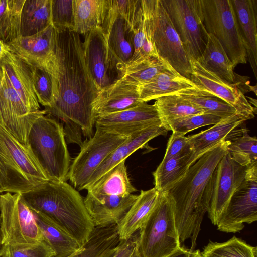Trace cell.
Returning <instances> with one entry per match:
<instances>
[{
    "instance_id": "cell-12",
    "label": "cell",
    "mask_w": 257,
    "mask_h": 257,
    "mask_svg": "<svg viewBox=\"0 0 257 257\" xmlns=\"http://www.w3.org/2000/svg\"><path fill=\"white\" fill-rule=\"evenodd\" d=\"M45 110L33 111L24 102L8 78L0 62V124L17 140L27 146L29 131Z\"/></svg>"
},
{
    "instance_id": "cell-17",
    "label": "cell",
    "mask_w": 257,
    "mask_h": 257,
    "mask_svg": "<svg viewBox=\"0 0 257 257\" xmlns=\"http://www.w3.org/2000/svg\"><path fill=\"white\" fill-rule=\"evenodd\" d=\"M58 33L50 24L37 34L20 37L7 44L11 51L26 63L48 68L55 57Z\"/></svg>"
},
{
    "instance_id": "cell-31",
    "label": "cell",
    "mask_w": 257,
    "mask_h": 257,
    "mask_svg": "<svg viewBox=\"0 0 257 257\" xmlns=\"http://www.w3.org/2000/svg\"><path fill=\"white\" fill-rule=\"evenodd\" d=\"M93 195L126 196L137 191L128 177L125 160L109 170L87 188Z\"/></svg>"
},
{
    "instance_id": "cell-5",
    "label": "cell",
    "mask_w": 257,
    "mask_h": 257,
    "mask_svg": "<svg viewBox=\"0 0 257 257\" xmlns=\"http://www.w3.org/2000/svg\"><path fill=\"white\" fill-rule=\"evenodd\" d=\"M61 123L49 115L36 120L27 139L28 147L50 181L66 182L71 157Z\"/></svg>"
},
{
    "instance_id": "cell-28",
    "label": "cell",
    "mask_w": 257,
    "mask_h": 257,
    "mask_svg": "<svg viewBox=\"0 0 257 257\" xmlns=\"http://www.w3.org/2000/svg\"><path fill=\"white\" fill-rule=\"evenodd\" d=\"M31 211L44 240L55 252V257H67L81 248L78 242L64 229L43 215Z\"/></svg>"
},
{
    "instance_id": "cell-18",
    "label": "cell",
    "mask_w": 257,
    "mask_h": 257,
    "mask_svg": "<svg viewBox=\"0 0 257 257\" xmlns=\"http://www.w3.org/2000/svg\"><path fill=\"white\" fill-rule=\"evenodd\" d=\"M141 102L139 85L124 75L98 92L92 103V110L96 119L132 108Z\"/></svg>"
},
{
    "instance_id": "cell-4",
    "label": "cell",
    "mask_w": 257,
    "mask_h": 257,
    "mask_svg": "<svg viewBox=\"0 0 257 257\" xmlns=\"http://www.w3.org/2000/svg\"><path fill=\"white\" fill-rule=\"evenodd\" d=\"M48 181L29 147L0 124V193H22Z\"/></svg>"
},
{
    "instance_id": "cell-14",
    "label": "cell",
    "mask_w": 257,
    "mask_h": 257,
    "mask_svg": "<svg viewBox=\"0 0 257 257\" xmlns=\"http://www.w3.org/2000/svg\"><path fill=\"white\" fill-rule=\"evenodd\" d=\"M83 49L86 65L98 92L123 76L108 49L101 28L85 35Z\"/></svg>"
},
{
    "instance_id": "cell-45",
    "label": "cell",
    "mask_w": 257,
    "mask_h": 257,
    "mask_svg": "<svg viewBox=\"0 0 257 257\" xmlns=\"http://www.w3.org/2000/svg\"><path fill=\"white\" fill-rule=\"evenodd\" d=\"M0 254L3 257L55 256V252L45 240L35 243L4 245Z\"/></svg>"
},
{
    "instance_id": "cell-39",
    "label": "cell",
    "mask_w": 257,
    "mask_h": 257,
    "mask_svg": "<svg viewBox=\"0 0 257 257\" xmlns=\"http://www.w3.org/2000/svg\"><path fill=\"white\" fill-rule=\"evenodd\" d=\"M127 36L133 53L126 67L150 57H159L148 22L144 14L142 21L135 28L128 32Z\"/></svg>"
},
{
    "instance_id": "cell-16",
    "label": "cell",
    "mask_w": 257,
    "mask_h": 257,
    "mask_svg": "<svg viewBox=\"0 0 257 257\" xmlns=\"http://www.w3.org/2000/svg\"><path fill=\"white\" fill-rule=\"evenodd\" d=\"M192 68L190 80L199 88L208 91L233 107L245 121L252 119L256 113L237 83H228L202 67L195 60H190Z\"/></svg>"
},
{
    "instance_id": "cell-7",
    "label": "cell",
    "mask_w": 257,
    "mask_h": 257,
    "mask_svg": "<svg viewBox=\"0 0 257 257\" xmlns=\"http://www.w3.org/2000/svg\"><path fill=\"white\" fill-rule=\"evenodd\" d=\"M141 4L158 56L190 79L192 72L190 59L162 0H141Z\"/></svg>"
},
{
    "instance_id": "cell-24",
    "label": "cell",
    "mask_w": 257,
    "mask_h": 257,
    "mask_svg": "<svg viewBox=\"0 0 257 257\" xmlns=\"http://www.w3.org/2000/svg\"><path fill=\"white\" fill-rule=\"evenodd\" d=\"M250 66L257 77V1L231 0Z\"/></svg>"
},
{
    "instance_id": "cell-25",
    "label": "cell",
    "mask_w": 257,
    "mask_h": 257,
    "mask_svg": "<svg viewBox=\"0 0 257 257\" xmlns=\"http://www.w3.org/2000/svg\"><path fill=\"white\" fill-rule=\"evenodd\" d=\"M159 195L155 187L141 191L134 204L116 225L120 241L128 239L140 230L154 208Z\"/></svg>"
},
{
    "instance_id": "cell-49",
    "label": "cell",
    "mask_w": 257,
    "mask_h": 257,
    "mask_svg": "<svg viewBox=\"0 0 257 257\" xmlns=\"http://www.w3.org/2000/svg\"><path fill=\"white\" fill-rule=\"evenodd\" d=\"M167 257H201V256L199 250L188 249L180 246Z\"/></svg>"
},
{
    "instance_id": "cell-47",
    "label": "cell",
    "mask_w": 257,
    "mask_h": 257,
    "mask_svg": "<svg viewBox=\"0 0 257 257\" xmlns=\"http://www.w3.org/2000/svg\"><path fill=\"white\" fill-rule=\"evenodd\" d=\"M190 154H193V152L187 136L172 132L168 140L166 153L163 160Z\"/></svg>"
},
{
    "instance_id": "cell-26",
    "label": "cell",
    "mask_w": 257,
    "mask_h": 257,
    "mask_svg": "<svg viewBox=\"0 0 257 257\" xmlns=\"http://www.w3.org/2000/svg\"><path fill=\"white\" fill-rule=\"evenodd\" d=\"M197 88L189 79L171 67L148 82L140 85V98L142 102H147L184 90Z\"/></svg>"
},
{
    "instance_id": "cell-33",
    "label": "cell",
    "mask_w": 257,
    "mask_h": 257,
    "mask_svg": "<svg viewBox=\"0 0 257 257\" xmlns=\"http://www.w3.org/2000/svg\"><path fill=\"white\" fill-rule=\"evenodd\" d=\"M195 162L193 154L163 160L153 172L155 188L160 193L168 192Z\"/></svg>"
},
{
    "instance_id": "cell-8",
    "label": "cell",
    "mask_w": 257,
    "mask_h": 257,
    "mask_svg": "<svg viewBox=\"0 0 257 257\" xmlns=\"http://www.w3.org/2000/svg\"><path fill=\"white\" fill-rule=\"evenodd\" d=\"M208 34L219 41L234 67L247 63V54L231 0H199Z\"/></svg>"
},
{
    "instance_id": "cell-9",
    "label": "cell",
    "mask_w": 257,
    "mask_h": 257,
    "mask_svg": "<svg viewBox=\"0 0 257 257\" xmlns=\"http://www.w3.org/2000/svg\"><path fill=\"white\" fill-rule=\"evenodd\" d=\"M95 125L93 135L82 143L79 153L70 165L68 179L78 191L85 189L97 167L129 137Z\"/></svg>"
},
{
    "instance_id": "cell-48",
    "label": "cell",
    "mask_w": 257,
    "mask_h": 257,
    "mask_svg": "<svg viewBox=\"0 0 257 257\" xmlns=\"http://www.w3.org/2000/svg\"><path fill=\"white\" fill-rule=\"evenodd\" d=\"M138 231L128 239L120 241L114 257H140L137 247Z\"/></svg>"
},
{
    "instance_id": "cell-3",
    "label": "cell",
    "mask_w": 257,
    "mask_h": 257,
    "mask_svg": "<svg viewBox=\"0 0 257 257\" xmlns=\"http://www.w3.org/2000/svg\"><path fill=\"white\" fill-rule=\"evenodd\" d=\"M20 194L31 210L58 225L81 246L88 241L95 226L74 187L66 182L48 181Z\"/></svg>"
},
{
    "instance_id": "cell-38",
    "label": "cell",
    "mask_w": 257,
    "mask_h": 257,
    "mask_svg": "<svg viewBox=\"0 0 257 257\" xmlns=\"http://www.w3.org/2000/svg\"><path fill=\"white\" fill-rule=\"evenodd\" d=\"M26 64L31 73L34 91L38 102L45 108L51 107L58 94L56 78L43 66Z\"/></svg>"
},
{
    "instance_id": "cell-32",
    "label": "cell",
    "mask_w": 257,
    "mask_h": 257,
    "mask_svg": "<svg viewBox=\"0 0 257 257\" xmlns=\"http://www.w3.org/2000/svg\"><path fill=\"white\" fill-rule=\"evenodd\" d=\"M51 0H25L21 16V37L37 34L51 24Z\"/></svg>"
},
{
    "instance_id": "cell-34",
    "label": "cell",
    "mask_w": 257,
    "mask_h": 257,
    "mask_svg": "<svg viewBox=\"0 0 257 257\" xmlns=\"http://www.w3.org/2000/svg\"><path fill=\"white\" fill-rule=\"evenodd\" d=\"M173 95L180 96L194 104L203 109L205 113L215 115L222 119L237 114L235 109L225 101L199 88L184 90Z\"/></svg>"
},
{
    "instance_id": "cell-23",
    "label": "cell",
    "mask_w": 257,
    "mask_h": 257,
    "mask_svg": "<svg viewBox=\"0 0 257 257\" xmlns=\"http://www.w3.org/2000/svg\"><path fill=\"white\" fill-rule=\"evenodd\" d=\"M0 62L10 82L24 102L33 111H40L28 65L11 51Z\"/></svg>"
},
{
    "instance_id": "cell-29",
    "label": "cell",
    "mask_w": 257,
    "mask_h": 257,
    "mask_svg": "<svg viewBox=\"0 0 257 257\" xmlns=\"http://www.w3.org/2000/svg\"><path fill=\"white\" fill-rule=\"evenodd\" d=\"M196 61L202 67L222 80L230 83L235 82V67L222 46L213 35L208 34L205 50Z\"/></svg>"
},
{
    "instance_id": "cell-15",
    "label": "cell",
    "mask_w": 257,
    "mask_h": 257,
    "mask_svg": "<svg viewBox=\"0 0 257 257\" xmlns=\"http://www.w3.org/2000/svg\"><path fill=\"white\" fill-rule=\"evenodd\" d=\"M249 166L239 164L228 152L218 163L215 170L213 193L207 212L214 225H217L235 191L245 180Z\"/></svg>"
},
{
    "instance_id": "cell-46",
    "label": "cell",
    "mask_w": 257,
    "mask_h": 257,
    "mask_svg": "<svg viewBox=\"0 0 257 257\" xmlns=\"http://www.w3.org/2000/svg\"><path fill=\"white\" fill-rule=\"evenodd\" d=\"M124 19L129 31L135 28L143 19L141 0H112Z\"/></svg>"
},
{
    "instance_id": "cell-36",
    "label": "cell",
    "mask_w": 257,
    "mask_h": 257,
    "mask_svg": "<svg viewBox=\"0 0 257 257\" xmlns=\"http://www.w3.org/2000/svg\"><path fill=\"white\" fill-rule=\"evenodd\" d=\"M154 104L164 127L173 120L205 113L203 109L194 104L176 95L158 98Z\"/></svg>"
},
{
    "instance_id": "cell-6",
    "label": "cell",
    "mask_w": 257,
    "mask_h": 257,
    "mask_svg": "<svg viewBox=\"0 0 257 257\" xmlns=\"http://www.w3.org/2000/svg\"><path fill=\"white\" fill-rule=\"evenodd\" d=\"M181 246L171 201L160 193L157 203L138 232L140 257H167Z\"/></svg>"
},
{
    "instance_id": "cell-53",
    "label": "cell",
    "mask_w": 257,
    "mask_h": 257,
    "mask_svg": "<svg viewBox=\"0 0 257 257\" xmlns=\"http://www.w3.org/2000/svg\"><path fill=\"white\" fill-rule=\"evenodd\" d=\"M0 257H3V256L0 254Z\"/></svg>"
},
{
    "instance_id": "cell-2",
    "label": "cell",
    "mask_w": 257,
    "mask_h": 257,
    "mask_svg": "<svg viewBox=\"0 0 257 257\" xmlns=\"http://www.w3.org/2000/svg\"><path fill=\"white\" fill-rule=\"evenodd\" d=\"M229 143V140L225 139L205 153L166 192L172 204L180 243L190 239V249L196 247L203 217L209 208L215 170L228 152Z\"/></svg>"
},
{
    "instance_id": "cell-50",
    "label": "cell",
    "mask_w": 257,
    "mask_h": 257,
    "mask_svg": "<svg viewBox=\"0 0 257 257\" xmlns=\"http://www.w3.org/2000/svg\"><path fill=\"white\" fill-rule=\"evenodd\" d=\"M10 51L8 44L0 39V60Z\"/></svg>"
},
{
    "instance_id": "cell-37",
    "label": "cell",
    "mask_w": 257,
    "mask_h": 257,
    "mask_svg": "<svg viewBox=\"0 0 257 257\" xmlns=\"http://www.w3.org/2000/svg\"><path fill=\"white\" fill-rule=\"evenodd\" d=\"M25 0H0V39L6 44L21 37V12Z\"/></svg>"
},
{
    "instance_id": "cell-1",
    "label": "cell",
    "mask_w": 257,
    "mask_h": 257,
    "mask_svg": "<svg viewBox=\"0 0 257 257\" xmlns=\"http://www.w3.org/2000/svg\"><path fill=\"white\" fill-rule=\"evenodd\" d=\"M50 71L57 80L58 94L54 104L44 109L46 114L74 124L91 138L95 124L92 103L98 90L86 65L78 34L72 31L58 33Z\"/></svg>"
},
{
    "instance_id": "cell-22",
    "label": "cell",
    "mask_w": 257,
    "mask_h": 257,
    "mask_svg": "<svg viewBox=\"0 0 257 257\" xmlns=\"http://www.w3.org/2000/svg\"><path fill=\"white\" fill-rule=\"evenodd\" d=\"M168 130L162 124L154 125L130 136L110 153L95 170L84 189L93 184L109 170L125 159L132 153L145 146L154 138L166 136Z\"/></svg>"
},
{
    "instance_id": "cell-44",
    "label": "cell",
    "mask_w": 257,
    "mask_h": 257,
    "mask_svg": "<svg viewBox=\"0 0 257 257\" xmlns=\"http://www.w3.org/2000/svg\"><path fill=\"white\" fill-rule=\"evenodd\" d=\"M222 119L214 115L205 113L188 116L173 120L165 127L179 135H185L195 129L209 125H214Z\"/></svg>"
},
{
    "instance_id": "cell-30",
    "label": "cell",
    "mask_w": 257,
    "mask_h": 257,
    "mask_svg": "<svg viewBox=\"0 0 257 257\" xmlns=\"http://www.w3.org/2000/svg\"><path fill=\"white\" fill-rule=\"evenodd\" d=\"M74 31L86 35L101 28L108 7V0H73Z\"/></svg>"
},
{
    "instance_id": "cell-40",
    "label": "cell",
    "mask_w": 257,
    "mask_h": 257,
    "mask_svg": "<svg viewBox=\"0 0 257 257\" xmlns=\"http://www.w3.org/2000/svg\"><path fill=\"white\" fill-rule=\"evenodd\" d=\"M232 135L228 139L230 143L228 152L232 158L242 166L248 167L257 163V139L251 136L246 128Z\"/></svg>"
},
{
    "instance_id": "cell-11",
    "label": "cell",
    "mask_w": 257,
    "mask_h": 257,
    "mask_svg": "<svg viewBox=\"0 0 257 257\" xmlns=\"http://www.w3.org/2000/svg\"><path fill=\"white\" fill-rule=\"evenodd\" d=\"M190 60H197L208 34L203 23L199 0H162Z\"/></svg>"
},
{
    "instance_id": "cell-19",
    "label": "cell",
    "mask_w": 257,
    "mask_h": 257,
    "mask_svg": "<svg viewBox=\"0 0 257 257\" xmlns=\"http://www.w3.org/2000/svg\"><path fill=\"white\" fill-rule=\"evenodd\" d=\"M95 124L119 135L130 137L162 123L156 106L141 102L128 109L97 117Z\"/></svg>"
},
{
    "instance_id": "cell-20",
    "label": "cell",
    "mask_w": 257,
    "mask_h": 257,
    "mask_svg": "<svg viewBox=\"0 0 257 257\" xmlns=\"http://www.w3.org/2000/svg\"><path fill=\"white\" fill-rule=\"evenodd\" d=\"M101 29L118 69L124 75L133 49L128 39V30L125 21L112 0H108V7Z\"/></svg>"
},
{
    "instance_id": "cell-10",
    "label": "cell",
    "mask_w": 257,
    "mask_h": 257,
    "mask_svg": "<svg viewBox=\"0 0 257 257\" xmlns=\"http://www.w3.org/2000/svg\"><path fill=\"white\" fill-rule=\"evenodd\" d=\"M0 231L3 246L44 240L32 211L20 193L0 195Z\"/></svg>"
},
{
    "instance_id": "cell-41",
    "label": "cell",
    "mask_w": 257,
    "mask_h": 257,
    "mask_svg": "<svg viewBox=\"0 0 257 257\" xmlns=\"http://www.w3.org/2000/svg\"><path fill=\"white\" fill-rule=\"evenodd\" d=\"M257 248L233 236L222 243L210 241L200 252L201 257H256Z\"/></svg>"
},
{
    "instance_id": "cell-21",
    "label": "cell",
    "mask_w": 257,
    "mask_h": 257,
    "mask_svg": "<svg viewBox=\"0 0 257 257\" xmlns=\"http://www.w3.org/2000/svg\"><path fill=\"white\" fill-rule=\"evenodd\" d=\"M138 195H93L87 193L84 202L95 227L117 225Z\"/></svg>"
},
{
    "instance_id": "cell-35",
    "label": "cell",
    "mask_w": 257,
    "mask_h": 257,
    "mask_svg": "<svg viewBox=\"0 0 257 257\" xmlns=\"http://www.w3.org/2000/svg\"><path fill=\"white\" fill-rule=\"evenodd\" d=\"M120 241L116 225L95 227L88 241L77 252L67 257H101L116 247Z\"/></svg>"
},
{
    "instance_id": "cell-42",
    "label": "cell",
    "mask_w": 257,
    "mask_h": 257,
    "mask_svg": "<svg viewBox=\"0 0 257 257\" xmlns=\"http://www.w3.org/2000/svg\"><path fill=\"white\" fill-rule=\"evenodd\" d=\"M171 67L168 63L160 57H150L126 67L124 75L140 86Z\"/></svg>"
},
{
    "instance_id": "cell-43",
    "label": "cell",
    "mask_w": 257,
    "mask_h": 257,
    "mask_svg": "<svg viewBox=\"0 0 257 257\" xmlns=\"http://www.w3.org/2000/svg\"><path fill=\"white\" fill-rule=\"evenodd\" d=\"M51 24L58 33L74 31L73 0H51Z\"/></svg>"
},
{
    "instance_id": "cell-13",
    "label": "cell",
    "mask_w": 257,
    "mask_h": 257,
    "mask_svg": "<svg viewBox=\"0 0 257 257\" xmlns=\"http://www.w3.org/2000/svg\"><path fill=\"white\" fill-rule=\"evenodd\" d=\"M257 220V163L249 167L245 180L235 191L217 224V229L236 233Z\"/></svg>"
},
{
    "instance_id": "cell-52",
    "label": "cell",
    "mask_w": 257,
    "mask_h": 257,
    "mask_svg": "<svg viewBox=\"0 0 257 257\" xmlns=\"http://www.w3.org/2000/svg\"><path fill=\"white\" fill-rule=\"evenodd\" d=\"M3 243H2V238L1 236V233L0 231V252L2 250V247H3Z\"/></svg>"
},
{
    "instance_id": "cell-51",
    "label": "cell",
    "mask_w": 257,
    "mask_h": 257,
    "mask_svg": "<svg viewBox=\"0 0 257 257\" xmlns=\"http://www.w3.org/2000/svg\"><path fill=\"white\" fill-rule=\"evenodd\" d=\"M118 248V245L112 249H110L108 251H107L105 253H104L101 257H114L115 254H116Z\"/></svg>"
},
{
    "instance_id": "cell-27",
    "label": "cell",
    "mask_w": 257,
    "mask_h": 257,
    "mask_svg": "<svg viewBox=\"0 0 257 257\" xmlns=\"http://www.w3.org/2000/svg\"><path fill=\"white\" fill-rule=\"evenodd\" d=\"M245 120L236 114L222 119L213 126L197 134L188 136V140L196 162L212 147L225 140L234 130Z\"/></svg>"
}]
</instances>
